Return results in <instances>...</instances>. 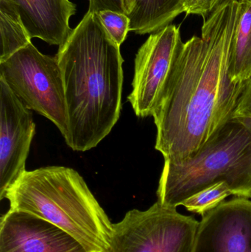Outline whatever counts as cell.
Masks as SVG:
<instances>
[{"mask_svg": "<svg viewBox=\"0 0 251 252\" xmlns=\"http://www.w3.org/2000/svg\"><path fill=\"white\" fill-rule=\"evenodd\" d=\"M106 10L126 14L122 0H89L88 13H96Z\"/></svg>", "mask_w": 251, "mask_h": 252, "instance_id": "19", "label": "cell"}, {"mask_svg": "<svg viewBox=\"0 0 251 252\" xmlns=\"http://www.w3.org/2000/svg\"><path fill=\"white\" fill-rule=\"evenodd\" d=\"M238 1L203 22L201 37L183 43L160 103L153 114L156 149L165 161L180 162L197 154L231 120L246 82L229 75Z\"/></svg>", "mask_w": 251, "mask_h": 252, "instance_id": "1", "label": "cell"}, {"mask_svg": "<svg viewBox=\"0 0 251 252\" xmlns=\"http://www.w3.org/2000/svg\"><path fill=\"white\" fill-rule=\"evenodd\" d=\"M233 119L251 120V78L246 81V86L239 98Z\"/></svg>", "mask_w": 251, "mask_h": 252, "instance_id": "18", "label": "cell"}, {"mask_svg": "<svg viewBox=\"0 0 251 252\" xmlns=\"http://www.w3.org/2000/svg\"><path fill=\"white\" fill-rule=\"evenodd\" d=\"M183 43L180 27L170 24L151 33L139 49L133 90L128 97L139 118L153 116L167 87Z\"/></svg>", "mask_w": 251, "mask_h": 252, "instance_id": "7", "label": "cell"}, {"mask_svg": "<svg viewBox=\"0 0 251 252\" xmlns=\"http://www.w3.org/2000/svg\"><path fill=\"white\" fill-rule=\"evenodd\" d=\"M0 78L28 109L45 117L66 136L64 84L56 56L42 54L30 43L0 62Z\"/></svg>", "mask_w": 251, "mask_h": 252, "instance_id": "5", "label": "cell"}, {"mask_svg": "<svg viewBox=\"0 0 251 252\" xmlns=\"http://www.w3.org/2000/svg\"><path fill=\"white\" fill-rule=\"evenodd\" d=\"M16 6L31 38L60 47L72 30L69 19L76 5L69 0H10Z\"/></svg>", "mask_w": 251, "mask_h": 252, "instance_id": "11", "label": "cell"}, {"mask_svg": "<svg viewBox=\"0 0 251 252\" xmlns=\"http://www.w3.org/2000/svg\"><path fill=\"white\" fill-rule=\"evenodd\" d=\"M220 182H226L236 197L251 199V120H231L193 157L165 161L157 201L177 208Z\"/></svg>", "mask_w": 251, "mask_h": 252, "instance_id": "4", "label": "cell"}, {"mask_svg": "<svg viewBox=\"0 0 251 252\" xmlns=\"http://www.w3.org/2000/svg\"><path fill=\"white\" fill-rule=\"evenodd\" d=\"M0 62L31 43L20 15L10 0H0Z\"/></svg>", "mask_w": 251, "mask_h": 252, "instance_id": "14", "label": "cell"}, {"mask_svg": "<svg viewBox=\"0 0 251 252\" xmlns=\"http://www.w3.org/2000/svg\"><path fill=\"white\" fill-rule=\"evenodd\" d=\"M234 0H184L183 8L187 15H198L205 20L221 7Z\"/></svg>", "mask_w": 251, "mask_h": 252, "instance_id": "17", "label": "cell"}, {"mask_svg": "<svg viewBox=\"0 0 251 252\" xmlns=\"http://www.w3.org/2000/svg\"><path fill=\"white\" fill-rule=\"evenodd\" d=\"M231 195H234V193L228 184L220 182L196 192L185 200L181 206L191 213L203 216Z\"/></svg>", "mask_w": 251, "mask_h": 252, "instance_id": "15", "label": "cell"}, {"mask_svg": "<svg viewBox=\"0 0 251 252\" xmlns=\"http://www.w3.org/2000/svg\"><path fill=\"white\" fill-rule=\"evenodd\" d=\"M35 134L32 110L0 78V200L26 171V160Z\"/></svg>", "mask_w": 251, "mask_h": 252, "instance_id": "8", "label": "cell"}, {"mask_svg": "<svg viewBox=\"0 0 251 252\" xmlns=\"http://www.w3.org/2000/svg\"><path fill=\"white\" fill-rule=\"evenodd\" d=\"M64 84L68 133L75 151L95 148L120 116L123 59L96 13L87 12L56 56Z\"/></svg>", "mask_w": 251, "mask_h": 252, "instance_id": "2", "label": "cell"}, {"mask_svg": "<svg viewBox=\"0 0 251 252\" xmlns=\"http://www.w3.org/2000/svg\"><path fill=\"white\" fill-rule=\"evenodd\" d=\"M199 221L157 201L112 225L108 252H193Z\"/></svg>", "mask_w": 251, "mask_h": 252, "instance_id": "6", "label": "cell"}, {"mask_svg": "<svg viewBox=\"0 0 251 252\" xmlns=\"http://www.w3.org/2000/svg\"><path fill=\"white\" fill-rule=\"evenodd\" d=\"M193 252H251V200L236 197L202 216Z\"/></svg>", "mask_w": 251, "mask_h": 252, "instance_id": "9", "label": "cell"}, {"mask_svg": "<svg viewBox=\"0 0 251 252\" xmlns=\"http://www.w3.org/2000/svg\"><path fill=\"white\" fill-rule=\"evenodd\" d=\"M126 14L128 15L134 7L135 0H122Z\"/></svg>", "mask_w": 251, "mask_h": 252, "instance_id": "20", "label": "cell"}, {"mask_svg": "<svg viewBox=\"0 0 251 252\" xmlns=\"http://www.w3.org/2000/svg\"><path fill=\"white\" fill-rule=\"evenodd\" d=\"M184 0H135L128 14L130 31L139 35L153 33L170 25L184 13Z\"/></svg>", "mask_w": 251, "mask_h": 252, "instance_id": "12", "label": "cell"}, {"mask_svg": "<svg viewBox=\"0 0 251 252\" xmlns=\"http://www.w3.org/2000/svg\"><path fill=\"white\" fill-rule=\"evenodd\" d=\"M4 198L10 210L30 213L58 226L88 252H108L113 223L74 169L49 166L26 170Z\"/></svg>", "mask_w": 251, "mask_h": 252, "instance_id": "3", "label": "cell"}, {"mask_svg": "<svg viewBox=\"0 0 251 252\" xmlns=\"http://www.w3.org/2000/svg\"><path fill=\"white\" fill-rule=\"evenodd\" d=\"M238 10L233 33L229 75L234 82L251 78V0H237Z\"/></svg>", "mask_w": 251, "mask_h": 252, "instance_id": "13", "label": "cell"}, {"mask_svg": "<svg viewBox=\"0 0 251 252\" xmlns=\"http://www.w3.org/2000/svg\"><path fill=\"white\" fill-rule=\"evenodd\" d=\"M0 252H88L67 232L26 212L9 210L0 220Z\"/></svg>", "mask_w": 251, "mask_h": 252, "instance_id": "10", "label": "cell"}, {"mask_svg": "<svg viewBox=\"0 0 251 252\" xmlns=\"http://www.w3.org/2000/svg\"><path fill=\"white\" fill-rule=\"evenodd\" d=\"M112 39L120 47L130 31V21L128 15L110 10L96 13Z\"/></svg>", "mask_w": 251, "mask_h": 252, "instance_id": "16", "label": "cell"}]
</instances>
